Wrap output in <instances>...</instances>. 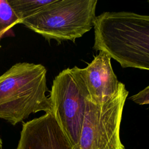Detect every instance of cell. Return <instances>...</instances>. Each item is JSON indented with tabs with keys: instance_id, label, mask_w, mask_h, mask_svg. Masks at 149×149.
<instances>
[{
	"instance_id": "8",
	"label": "cell",
	"mask_w": 149,
	"mask_h": 149,
	"mask_svg": "<svg viewBox=\"0 0 149 149\" xmlns=\"http://www.w3.org/2000/svg\"><path fill=\"white\" fill-rule=\"evenodd\" d=\"M22 23L8 0H0V40L17 24Z\"/></svg>"
},
{
	"instance_id": "2",
	"label": "cell",
	"mask_w": 149,
	"mask_h": 149,
	"mask_svg": "<svg viewBox=\"0 0 149 149\" xmlns=\"http://www.w3.org/2000/svg\"><path fill=\"white\" fill-rule=\"evenodd\" d=\"M97 0H54L22 22L45 40L74 42L94 26Z\"/></svg>"
},
{
	"instance_id": "9",
	"label": "cell",
	"mask_w": 149,
	"mask_h": 149,
	"mask_svg": "<svg viewBox=\"0 0 149 149\" xmlns=\"http://www.w3.org/2000/svg\"><path fill=\"white\" fill-rule=\"evenodd\" d=\"M129 99L138 105L149 104V85Z\"/></svg>"
},
{
	"instance_id": "7",
	"label": "cell",
	"mask_w": 149,
	"mask_h": 149,
	"mask_svg": "<svg viewBox=\"0 0 149 149\" xmlns=\"http://www.w3.org/2000/svg\"><path fill=\"white\" fill-rule=\"evenodd\" d=\"M17 17L22 20L38 12L54 0H8Z\"/></svg>"
},
{
	"instance_id": "3",
	"label": "cell",
	"mask_w": 149,
	"mask_h": 149,
	"mask_svg": "<svg viewBox=\"0 0 149 149\" xmlns=\"http://www.w3.org/2000/svg\"><path fill=\"white\" fill-rule=\"evenodd\" d=\"M128 94L120 82L117 93L105 103L94 104L88 97L80 139L72 149H125L120 126Z\"/></svg>"
},
{
	"instance_id": "10",
	"label": "cell",
	"mask_w": 149,
	"mask_h": 149,
	"mask_svg": "<svg viewBox=\"0 0 149 149\" xmlns=\"http://www.w3.org/2000/svg\"><path fill=\"white\" fill-rule=\"evenodd\" d=\"M0 149H3L2 148V141L0 137Z\"/></svg>"
},
{
	"instance_id": "1",
	"label": "cell",
	"mask_w": 149,
	"mask_h": 149,
	"mask_svg": "<svg viewBox=\"0 0 149 149\" xmlns=\"http://www.w3.org/2000/svg\"><path fill=\"white\" fill-rule=\"evenodd\" d=\"M47 69L41 64L20 62L0 76V118L12 125L40 111L52 113L45 95Z\"/></svg>"
},
{
	"instance_id": "5",
	"label": "cell",
	"mask_w": 149,
	"mask_h": 149,
	"mask_svg": "<svg viewBox=\"0 0 149 149\" xmlns=\"http://www.w3.org/2000/svg\"><path fill=\"white\" fill-rule=\"evenodd\" d=\"M52 113L23 123L16 149H72Z\"/></svg>"
},
{
	"instance_id": "4",
	"label": "cell",
	"mask_w": 149,
	"mask_h": 149,
	"mask_svg": "<svg viewBox=\"0 0 149 149\" xmlns=\"http://www.w3.org/2000/svg\"><path fill=\"white\" fill-rule=\"evenodd\" d=\"M79 69L74 66L61 72L53 80L49 95L52 113L72 147L80 139L89 97Z\"/></svg>"
},
{
	"instance_id": "11",
	"label": "cell",
	"mask_w": 149,
	"mask_h": 149,
	"mask_svg": "<svg viewBox=\"0 0 149 149\" xmlns=\"http://www.w3.org/2000/svg\"><path fill=\"white\" fill-rule=\"evenodd\" d=\"M1 45H0V48H1Z\"/></svg>"
},
{
	"instance_id": "6",
	"label": "cell",
	"mask_w": 149,
	"mask_h": 149,
	"mask_svg": "<svg viewBox=\"0 0 149 149\" xmlns=\"http://www.w3.org/2000/svg\"><path fill=\"white\" fill-rule=\"evenodd\" d=\"M99 51L86 68L79 69L89 94V100L94 104H102L109 101L117 93L120 83L112 69L111 58L105 51Z\"/></svg>"
},
{
	"instance_id": "12",
	"label": "cell",
	"mask_w": 149,
	"mask_h": 149,
	"mask_svg": "<svg viewBox=\"0 0 149 149\" xmlns=\"http://www.w3.org/2000/svg\"><path fill=\"white\" fill-rule=\"evenodd\" d=\"M148 3H149V1H148Z\"/></svg>"
}]
</instances>
